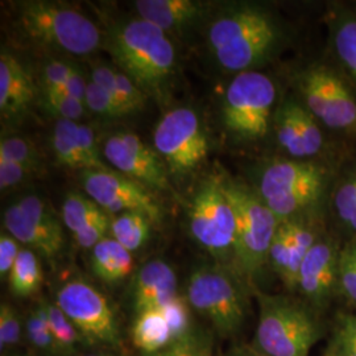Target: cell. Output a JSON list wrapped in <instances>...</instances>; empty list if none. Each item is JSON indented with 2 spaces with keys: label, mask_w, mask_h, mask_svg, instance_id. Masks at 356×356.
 Returning a JSON list of instances; mask_svg holds the SVG:
<instances>
[{
  "label": "cell",
  "mask_w": 356,
  "mask_h": 356,
  "mask_svg": "<svg viewBox=\"0 0 356 356\" xmlns=\"http://www.w3.org/2000/svg\"><path fill=\"white\" fill-rule=\"evenodd\" d=\"M284 36V28L273 13L250 3L226 8L209 29L210 49L216 63L236 74L269 61Z\"/></svg>",
  "instance_id": "cell-1"
},
{
  "label": "cell",
  "mask_w": 356,
  "mask_h": 356,
  "mask_svg": "<svg viewBox=\"0 0 356 356\" xmlns=\"http://www.w3.org/2000/svg\"><path fill=\"white\" fill-rule=\"evenodd\" d=\"M341 163L276 159L261 166L254 189L279 222L325 216Z\"/></svg>",
  "instance_id": "cell-2"
},
{
  "label": "cell",
  "mask_w": 356,
  "mask_h": 356,
  "mask_svg": "<svg viewBox=\"0 0 356 356\" xmlns=\"http://www.w3.org/2000/svg\"><path fill=\"white\" fill-rule=\"evenodd\" d=\"M110 51L122 72L147 95H161L176 65V51L159 26L134 19L116 26Z\"/></svg>",
  "instance_id": "cell-3"
},
{
  "label": "cell",
  "mask_w": 356,
  "mask_h": 356,
  "mask_svg": "<svg viewBox=\"0 0 356 356\" xmlns=\"http://www.w3.org/2000/svg\"><path fill=\"white\" fill-rule=\"evenodd\" d=\"M296 98L329 134L356 143V88L335 64L313 61L293 76Z\"/></svg>",
  "instance_id": "cell-4"
},
{
  "label": "cell",
  "mask_w": 356,
  "mask_h": 356,
  "mask_svg": "<svg viewBox=\"0 0 356 356\" xmlns=\"http://www.w3.org/2000/svg\"><path fill=\"white\" fill-rule=\"evenodd\" d=\"M222 185L236 225L234 266L243 276L254 277L268 263L280 222L254 188L229 178H222Z\"/></svg>",
  "instance_id": "cell-5"
},
{
  "label": "cell",
  "mask_w": 356,
  "mask_h": 356,
  "mask_svg": "<svg viewBox=\"0 0 356 356\" xmlns=\"http://www.w3.org/2000/svg\"><path fill=\"white\" fill-rule=\"evenodd\" d=\"M277 88L270 76L250 70L234 76L223 97V124L236 140H263L276 114Z\"/></svg>",
  "instance_id": "cell-6"
},
{
  "label": "cell",
  "mask_w": 356,
  "mask_h": 356,
  "mask_svg": "<svg viewBox=\"0 0 356 356\" xmlns=\"http://www.w3.org/2000/svg\"><path fill=\"white\" fill-rule=\"evenodd\" d=\"M257 298V348L267 356H309L318 338V329L307 307L282 296L259 293Z\"/></svg>",
  "instance_id": "cell-7"
},
{
  "label": "cell",
  "mask_w": 356,
  "mask_h": 356,
  "mask_svg": "<svg viewBox=\"0 0 356 356\" xmlns=\"http://www.w3.org/2000/svg\"><path fill=\"white\" fill-rule=\"evenodd\" d=\"M22 29L40 44L78 56L97 51L101 32L85 13L51 1H28L19 13Z\"/></svg>",
  "instance_id": "cell-8"
},
{
  "label": "cell",
  "mask_w": 356,
  "mask_h": 356,
  "mask_svg": "<svg viewBox=\"0 0 356 356\" xmlns=\"http://www.w3.org/2000/svg\"><path fill=\"white\" fill-rule=\"evenodd\" d=\"M188 301L223 335L241 330L247 300L236 276L220 266H206L191 273Z\"/></svg>",
  "instance_id": "cell-9"
},
{
  "label": "cell",
  "mask_w": 356,
  "mask_h": 356,
  "mask_svg": "<svg viewBox=\"0 0 356 356\" xmlns=\"http://www.w3.org/2000/svg\"><path fill=\"white\" fill-rule=\"evenodd\" d=\"M193 238L216 259H235L236 225L222 177L206 179L194 194L189 211Z\"/></svg>",
  "instance_id": "cell-10"
},
{
  "label": "cell",
  "mask_w": 356,
  "mask_h": 356,
  "mask_svg": "<svg viewBox=\"0 0 356 356\" xmlns=\"http://www.w3.org/2000/svg\"><path fill=\"white\" fill-rule=\"evenodd\" d=\"M153 143L172 173L191 172L209 153V141L201 120L186 107L175 108L160 119Z\"/></svg>",
  "instance_id": "cell-11"
},
{
  "label": "cell",
  "mask_w": 356,
  "mask_h": 356,
  "mask_svg": "<svg viewBox=\"0 0 356 356\" xmlns=\"http://www.w3.org/2000/svg\"><path fill=\"white\" fill-rule=\"evenodd\" d=\"M273 131L288 159L339 163L331 148L329 132L296 97L281 103L273 119Z\"/></svg>",
  "instance_id": "cell-12"
},
{
  "label": "cell",
  "mask_w": 356,
  "mask_h": 356,
  "mask_svg": "<svg viewBox=\"0 0 356 356\" xmlns=\"http://www.w3.org/2000/svg\"><path fill=\"white\" fill-rule=\"evenodd\" d=\"M57 306L89 342L118 346V321L106 297L88 281H67L57 293Z\"/></svg>",
  "instance_id": "cell-13"
},
{
  "label": "cell",
  "mask_w": 356,
  "mask_h": 356,
  "mask_svg": "<svg viewBox=\"0 0 356 356\" xmlns=\"http://www.w3.org/2000/svg\"><path fill=\"white\" fill-rule=\"evenodd\" d=\"M82 185L90 198L113 214L140 213L159 223L163 213L151 193L139 182L108 169L83 170Z\"/></svg>",
  "instance_id": "cell-14"
},
{
  "label": "cell",
  "mask_w": 356,
  "mask_h": 356,
  "mask_svg": "<svg viewBox=\"0 0 356 356\" xmlns=\"http://www.w3.org/2000/svg\"><path fill=\"white\" fill-rule=\"evenodd\" d=\"M103 154L126 177L160 191L169 188L165 166L160 156L139 136L129 132L113 135L104 143Z\"/></svg>",
  "instance_id": "cell-15"
},
{
  "label": "cell",
  "mask_w": 356,
  "mask_h": 356,
  "mask_svg": "<svg viewBox=\"0 0 356 356\" xmlns=\"http://www.w3.org/2000/svg\"><path fill=\"white\" fill-rule=\"evenodd\" d=\"M339 256L338 244L325 234L306 254L300 268L297 289L312 304L325 305L334 288L339 285Z\"/></svg>",
  "instance_id": "cell-16"
},
{
  "label": "cell",
  "mask_w": 356,
  "mask_h": 356,
  "mask_svg": "<svg viewBox=\"0 0 356 356\" xmlns=\"http://www.w3.org/2000/svg\"><path fill=\"white\" fill-rule=\"evenodd\" d=\"M177 297V277L165 261L152 260L139 269L134 284V301L138 314L160 310Z\"/></svg>",
  "instance_id": "cell-17"
},
{
  "label": "cell",
  "mask_w": 356,
  "mask_h": 356,
  "mask_svg": "<svg viewBox=\"0 0 356 356\" xmlns=\"http://www.w3.org/2000/svg\"><path fill=\"white\" fill-rule=\"evenodd\" d=\"M35 99L32 76L16 57L7 51L0 54V113L3 119L26 114Z\"/></svg>",
  "instance_id": "cell-18"
},
{
  "label": "cell",
  "mask_w": 356,
  "mask_h": 356,
  "mask_svg": "<svg viewBox=\"0 0 356 356\" xmlns=\"http://www.w3.org/2000/svg\"><path fill=\"white\" fill-rule=\"evenodd\" d=\"M331 53L344 76L356 88V13L351 6L332 4L325 13Z\"/></svg>",
  "instance_id": "cell-19"
},
{
  "label": "cell",
  "mask_w": 356,
  "mask_h": 356,
  "mask_svg": "<svg viewBox=\"0 0 356 356\" xmlns=\"http://www.w3.org/2000/svg\"><path fill=\"white\" fill-rule=\"evenodd\" d=\"M4 227L19 243L36 250L47 257H54L64 247L63 227H51L26 216L16 204L10 206L3 216Z\"/></svg>",
  "instance_id": "cell-20"
},
{
  "label": "cell",
  "mask_w": 356,
  "mask_h": 356,
  "mask_svg": "<svg viewBox=\"0 0 356 356\" xmlns=\"http://www.w3.org/2000/svg\"><path fill=\"white\" fill-rule=\"evenodd\" d=\"M140 19L161 31H179L204 16L207 4L194 0H139L135 3Z\"/></svg>",
  "instance_id": "cell-21"
},
{
  "label": "cell",
  "mask_w": 356,
  "mask_h": 356,
  "mask_svg": "<svg viewBox=\"0 0 356 356\" xmlns=\"http://www.w3.org/2000/svg\"><path fill=\"white\" fill-rule=\"evenodd\" d=\"M327 211L339 229L356 241V160L341 163L334 178Z\"/></svg>",
  "instance_id": "cell-22"
},
{
  "label": "cell",
  "mask_w": 356,
  "mask_h": 356,
  "mask_svg": "<svg viewBox=\"0 0 356 356\" xmlns=\"http://www.w3.org/2000/svg\"><path fill=\"white\" fill-rule=\"evenodd\" d=\"M94 273L107 284L124 280L134 267L132 254L114 238H104L92 248Z\"/></svg>",
  "instance_id": "cell-23"
},
{
  "label": "cell",
  "mask_w": 356,
  "mask_h": 356,
  "mask_svg": "<svg viewBox=\"0 0 356 356\" xmlns=\"http://www.w3.org/2000/svg\"><path fill=\"white\" fill-rule=\"evenodd\" d=\"M305 256L306 252L292 243L279 223V227L269 250L268 263L279 275L285 286L291 291L297 289L300 268Z\"/></svg>",
  "instance_id": "cell-24"
},
{
  "label": "cell",
  "mask_w": 356,
  "mask_h": 356,
  "mask_svg": "<svg viewBox=\"0 0 356 356\" xmlns=\"http://www.w3.org/2000/svg\"><path fill=\"white\" fill-rule=\"evenodd\" d=\"M134 344L145 355L163 353L173 343L172 332L161 310H148L138 314L132 327Z\"/></svg>",
  "instance_id": "cell-25"
},
{
  "label": "cell",
  "mask_w": 356,
  "mask_h": 356,
  "mask_svg": "<svg viewBox=\"0 0 356 356\" xmlns=\"http://www.w3.org/2000/svg\"><path fill=\"white\" fill-rule=\"evenodd\" d=\"M78 123L72 120H57L51 132V148L56 161L70 169L89 170L78 140Z\"/></svg>",
  "instance_id": "cell-26"
},
{
  "label": "cell",
  "mask_w": 356,
  "mask_h": 356,
  "mask_svg": "<svg viewBox=\"0 0 356 356\" xmlns=\"http://www.w3.org/2000/svg\"><path fill=\"white\" fill-rule=\"evenodd\" d=\"M152 220L140 213H122L111 219V235L129 252L138 251L149 239Z\"/></svg>",
  "instance_id": "cell-27"
},
{
  "label": "cell",
  "mask_w": 356,
  "mask_h": 356,
  "mask_svg": "<svg viewBox=\"0 0 356 356\" xmlns=\"http://www.w3.org/2000/svg\"><path fill=\"white\" fill-rule=\"evenodd\" d=\"M15 296L28 297L38 292L42 284V269L38 256L31 250H22L8 275Z\"/></svg>",
  "instance_id": "cell-28"
},
{
  "label": "cell",
  "mask_w": 356,
  "mask_h": 356,
  "mask_svg": "<svg viewBox=\"0 0 356 356\" xmlns=\"http://www.w3.org/2000/svg\"><path fill=\"white\" fill-rule=\"evenodd\" d=\"M106 216L102 207L95 204L89 195L69 193L63 204V220L73 234L88 227L90 223Z\"/></svg>",
  "instance_id": "cell-29"
},
{
  "label": "cell",
  "mask_w": 356,
  "mask_h": 356,
  "mask_svg": "<svg viewBox=\"0 0 356 356\" xmlns=\"http://www.w3.org/2000/svg\"><path fill=\"white\" fill-rule=\"evenodd\" d=\"M44 305L47 310L51 335L57 346V351L63 354H72L76 350V344L81 341L82 335L58 306L45 302Z\"/></svg>",
  "instance_id": "cell-30"
},
{
  "label": "cell",
  "mask_w": 356,
  "mask_h": 356,
  "mask_svg": "<svg viewBox=\"0 0 356 356\" xmlns=\"http://www.w3.org/2000/svg\"><path fill=\"white\" fill-rule=\"evenodd\" d=\"M0 160L17 163L32 172H36L41 165L40 154L33 144L17 136L0 141Z\"/></svg>",
  "instance_id": "cell-31"
},
{
  "label": "cell",
  "mask_w": 356,
  "mask_h": 356,
  "mask_svg": "<svg viewBox=\"0 0 356 356\" xmlns=\"http://www.w3.org/2000/svg\"><path fill=\"white\" fill-rule=\"evenodd\" d=\"M26 337L36 348L47 353H58L48 323L45 305H38L26 319Z\"/></svg>",
  "instance_id": "cell-32"
},
{
  "label": "cell",
  "mask_w": 356,
  "mask_h": 356,
  "mask_svg": "<svg viewBox=\"0 0 356 356\" xmlns=\"http://www.w3.org/2000/svg\"><path fill=\"white\" fill-rule=\"evenodd\" d=\"M189 301L184 297L177 296L175 300H172L168 305L164 306L161 313L164 314L166 322L169 325V329L172 332L173 343L179 339H184L185 337L191 335V309ZM172 343V344H173Z\"/></svg>",
  "instance_id": "cell-33"
},
{
  "label": "cell",
  "mask_w": 356,
  "mask_h": 356,
  "mask_svg": "<svg viewBox=\"0 0 356 356\" xmlns=\"http://www.w3.org/2000/svg\"><path fill=\"white\" fill-rule=\"evenodd\" d=\"M42 106L49 114L57 116V120H72L85 114V103L61 92H44Z\"/></svg>",
  "instance_id": "cell-34"
},
{
  "label": "cell",
  "mask_w": 356,
  "mask_h": 356,
  "mask_svg": "<svg viewBox=\"0 0 356 356\" xmlns=\"http://www.w3.org/2000/svg\"><path fill=\"white\" fill-rule=\"evenodd\" d=\"M85 106L89 108L90 111L106 118H118V116L127 115L123 110V107L108 91L98 86L92 81L88 82Z\"/></svg>",
  "instance_id": "cell-35"
},
{
  "label": "cell",
  "mask_w": 356,
  "mask_h": 356,
  "mask_svg": "<svg viewBox=\"0 0 356 356\" xmlns=\"http://www.w3.org/2000/svg\"><path fill=\"white\" fill-rule=\"evenodd\" d=\"M116 98L126 114H132L144 107L147 95L127 74L116 70Z\"/></svg>",
  "instance_id": "cell-36"
},
{
  "label": "cell",
  "mask_w": 356,
  "mask_h": 356,
  "mask_svg": "<svg viewBox=\"0 0 356 356\" xmlns=\"http://www.w3.org/2000/svg\"><path fill=\"white\" fill-rule=\"evenodd\" d=\"M339 286L353 302H356V241H350L341 250Z\"/></svg>",
  "instance_id": "cell-37"
},
{
  "label": "cell",
  "mask_w": 356,
  "mask_h": 356,
  "mask_svg": "<svg viewBox=\"0 0 356 356\" xmlns=\"http://www.w3.org/2000/svg\"><path fill=\"white\" fill-rule=\"evenodd\" d=\"M327 356H356V316L342 318Z\"/></svg>",
  "instance_id": "cell-38"
},
{
  "label": "cell",
  "mask_w": 356,
  "mask_h": 356,
  "mask_svg": "<svg viewBox=\"0 0 356 356\" xmlns=\"http://www.w3.org/2000/svg\"><path fill=\"white\" fill-rule=\"evenodd\" d=\"M22 337L20 319L16 312L7 304L0 306V347H10L19 343Z\"/></svg>",
  "instance_id": "cell-39"
},
{
  "label": "cell",
  "mask_w": 356,
  "mask_h": 356,
  "mask_svg": "<svg viewBox=\"0 0 356 356\" xmlns=\"http://www.w3.org/2000/svg\"><path fill=\"white\" fill-rule=\"evenodd\" d=\"M76 67L73 65L61 63V61H53L47 65L42 69L41 74V83L42 91H53L58 89L64 85L65 82L72 76Z\"/></svg>",
  "instance_id": "cell-40"
},
{
  "label": "cell",
  "mask_w": 356,
  "mask_h": 356,
  "mask_svg": "<svg viewBox=\"0 0 356 356\" xmlns=\"http://www.w3.org/2000/svg\"><path fill=\"white\" fill-rule=\"evenodd\" d=\"M110 226H111V220L108 219V216H104L99 218L98 220L90 223L88 227L79 229L78 232L73 234L76 244L82 248L92 250L98 243L106 238V232L110 229Z\"/></svg>",
  "instance_id": "cell-41"
},
{
  "label": "cell",
  "mask_w": 356,
  "mask_h": 356,
  "mask_svg": "<svg viewBox=\"0 0 356 356\" xmlns=\"http://www.w3.org/2000/svg\"><path fill=\"white\" fill-rule=\"evenodd\" d=\"M78 140L81 144L83 156L89 164V170H98V169H106L101 160V153L97 144V139L94 135V131L88 126L78 124Z\"/></svg>",
  "instance_id": "cell-42"
},
{
  "label": "cell",
  "mask_w": 356,
  "mask_h": 356,
  "mask_svg": "<svg viewBox=\"0 0 356 356\" xmlns=\"http://www.w3.org/2000/svg\"><path fill=\"white\" fill-rule=\"evenodd\" d=\"M19 242L10 234H1L0 236V275L4 276L10 275L13 264L20 254Z\"/></svg>",
  "instance_id": "cell-43"
},
{
  "label": "cell",
  "mask_w": 356,
  "mask_h": 356,
  "mask_svg": "<svg viewBox=\"0 0 356 356\" xmlns=\"http://www.w3.org/2000/svg\"><path fill=\"white\" fill-rule=\"evenodd\" d=\"M33 173L31 169L20 165L13 161L0 160V188L1 191H7L10 188L20 184L24 178Z\"/></svg>",
  "instance_id": "cell-44"
},
{
  "label": "cell",
  "mask_w": 356,
  "mask_h": 356,
  "mask_svg": "<svg viewBox=\"0 0 356 356\" xmlns=\"http://www.w3.org/2000/svg\"><path fill=\"white\" fill-rule=\"evenodd\" d=\"M165 356H209L206 346L193 334L170 344L165 351Z\"/></svg>",
  "instance_id": "cell-45"
},
{
  "label": "cell",
  "mask_w": 356,
  "mask_h": 356,
  "mask_svg": "<svg viewBox=\"0 0 356 356\" xmlns=\"http://www.w3.org/2000/svg\"><path fill=\"white\" fill-rule=\"evenodd\" d=\"M90 81H92L94 83H97L98 86H101L106 91H108L118 101V98H116V70L113 69L110 65H97L91 72Z\"/></svg>",
  "instance_id": "cell-46"
},
{
  "label": "cell",
  "mask_w": 356,
  "mask_h": 356,
  "mask_svg": "<svg viewBox=\"0 0 356 356\" xmlns=\"http://www.w3.org/2000/svg\"><path fill=\"white\" fill-rule=\"evenodd\" d=\"M86 88H88V82L85 81V76L78 69H76L74 73L61 88L53 90V91H45V92H61V94H66L69 97H73L78 101L85 103Z\"/></svg>",
  "instance_id": "cell-47"
},
{
  "label": "cell",
  "mask_w": 356,
  "mask_h": 356,
  "mask_svg": "<svg viewBox=\"0 0 356 356\" xmlns=\"http://www.w3.org/2000/svg\"><path fill=\"white\" fill-rule=\"evenodd\" d=\"M229 356H257L252 355V354H244V353H236V354H232V355Z\"/></svg>",
  "instance_id": "cell-48"
},
{
  "label": "cell",
  "mask_w": 356,
  "mask_h": 356,
  "mask_svg": "<svg viewBox=\"0 0 356 356\" xmlns=\"http://www.w3.org/2000/svg\"><path fill=\"white\" fill-rule=\"evenodd\" d=\"M145 356H165V351H163V353H157V354H148V355Z\"/></svg>",
  "instance_id": "cell-49"
},
{
  "label": "cell",
  "mask_w": 356,
  "mask_h": 356,
  "mask_svg": "<svg viewBox=\"0 0 356 356\" xmlns=\"http://www.w3.org/2000/svg\"><path fill=\"white\" fill-rule=\"evenodd\" d=\"M86 356H110V355H104V354H90V355Z\"/></svg>",
  "instance_id": "cell-50"
},
{
  "label": "cell",
  "mask_w": 356,
  "mask_h": 356,
  "mask_svg": "<svg viewBox=\"0 0 356 356\" xmlns=\"http://www.w3.org/2000/svg\"><path fill=\"white\" fill-rule=\"evenodd\" d=\"M351 8H353V10H354V11H355V13H356V1H354V3H353V6H351Z\"/></svg>",
  "instance_id": "cell-51"
},
{
  "label": "cell",
  "mask_w": 356,
  "mask_h": 356,
  "mask_svg": "<svg viewBox=\"0 0 356 356\" xmlns=\"http://www.w3.org/2000/svg\"><path fill=\"white\" fill-rule=\"evenodd\" d=\"M120 356H127V355H120Z\"/></svg>",
  "instance_id": "cell-52"
},
{
  "label": "cell",
  "mask_w": 356,
  "mask_h": 356,
  "mask_svg": "<svg viewBox=\"0 0 356 356\" xmlns=\"http://www.w3.org/2000/svg\"><path fill=\"white\" fill-rule=\"evenodd\" d=\"M3 356H6V355H3Z\"/></svg>",
  "instance_id": "cell-53"
}]
</instances>
